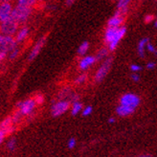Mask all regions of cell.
Segmentation results:
<instances>
[{
    "instance_id": "obj_35",
    "label": "cell",
    "mask_w": 157,
    "mask_h": 157,
    "mask_svg": "<svg viewBox=\"0 0 157 157\" xmlns=\"http://www.w3.org/2000/svg\"><path fill=\"white\" fill-rule=\"evenodd\" d=\"M131 80L135 82H138L140 81V76L138 75V73H132L131 74Z\"/></svg>"
},
{
    "instance_id": "obj_29",
    "label": "cell",
    "mask_w": 157,
    "mask_h": 157,
    "mask_svg": "<svg viewBox=\"0 0 157 157\" xmlns=\"http://www.w3.org/2000/svg\"><path fill=\"white\" fill-rule=\"evenodd\" d=\"M21 117H22V114H21L19 111L15 112V113L13 114V116L12 117L13 123V124H17V123H18V122L20 121V119H21Z\"/></svg>"
},
{
    "instance_id": "obj_30",
    "label": "cell",
    "mask_w": 157,
    "mask_h": 157,
    "mask_svg": "<svg viewBox=\"0 0 157 157\" xmlns=\"http://www.w3.org/2000/svg\"><path fill=\"white\" fill-rule=\"evenodd\" d=\"M34 100L36 105H42L44 101V97L41 95V94H37V95L34 98Z\"/></svg>"
},
{
    "instance_id": "obj_17",
    "label": "cell",
    "mask_w": 157,
    "mask_h": 157,
    "mask_svg": "<svg viewBox=\"0 0 157 157\" xmlns=\"http://www.w3.org/2000/svg\"><path fill=\"white\" fill-rule=\"evenodd\" d=\"M131 1L132 0H118L117 1V11L125 15V13H127L128 11V7H129Z\"/></svg>"
},
{
    "instance_id": "obj_39",
    "label": "cell",
    "mask_w": 157,
    "mask_h": 157,
    "mask_svg": "<svg viewBox=\"0 0 157 157\" xmlns=\"http://www.w3.org/2000/svg\"><path fill=\"white\" fill-rule=\"evenodd\" d=\"M108 123L109 124H114L115 123V118H113V117L109 118V119H108Z\"/></svg>"
},
{
    "instance_id": "obj_12",
    "label": "cell",
    "mask_w": 157,
    "mask_h": 157,
    "mask_svg": "<svg viewBox=\"0 0 157 157\" xmlns=\"http://www.w3.org/2000/svg\"><path fill=\"white\" fill-rule=\"evenodd\" d=\"M96 61L97 59L95 56H83L78 62V68L82 71H85V70L90 68Z\"/></svg>"
},
{
    "instance_id": "obj_34",
    "label": "cell",
    "mask_w": 157,
    "mask_h": 157,
    "mask_svg": "<svg viewBox=\"0 0 157 157\" xmlns=\"http://www.w3.org/2000/svg\"><path fill=\"white\" fill-rule=\"evenodd\" d=\"M153 20H154V17H153L152 14H147L146 17H145V19H144V21L146 23H151Z\"/></svg>"
},
{
    "instance_id": "obj_6",
    "label": "cell",
    "mask_w": 157,
    "mask_h": 157,
    "mask_svg": "<svg viewBox=\"0 0 157 157\" xmlns=\"http://www.w3.org/2000/svg\"><path fill=\"white\" fill-rule=\"evenodd\" d=\"M70 108V101L67 100H59L52 105L51 113L53 117H59L64 114Z\"/></svg>"
},
{
    "instance_id": "obj_23",
    "label": "cell",
    "mask_w": 157,
    "mask_h": 157,
    "mask_svg": "<svg viewBox=\"0 0 157 157\" xmlns=\"http://www.w3.org/2000/svg\"><path fill=\"white\" fill-rule=\"evenodd\" d=\"M37 2V0H17V4L18 5H22L25 7H30L32 8L33 6H35V4Z\"/></svg>"
},
{
    "instance_id": "obj_15",
    "label": "cell",
    "mask_w": 157,
    "mask_h": 157,
    "mask_svg": "<svg viewBox=\"0 0 157 157\" xmlns=\"http://www.w3.org/2000/svg\"><path fill=\"white\" fill-rule=\"evenodd\" d=\"M117 31H118V28L107 27L105 29V35H104V40L106 44H109L115 38V36L117 35Z\"/></svg>"
},
{
    "instance_id": "obj_1",
    "label": "cell",
    "mask_w": 157,
    "mask_h": 157,
    "mask_svg": "<svg viewBox=\"0 0 157 157\" xmlns=\"http://www.w3.org/2000/svg\"><path fill=\"white\" fill-rule=\"evenodd\" d=\"M31 13H32V8L17 4V6L13 7V9L12 18L17 23H18V25L23 24L28 20Z\"/></svg>"
},
{
    "instance_id": "obj_32",
    "label": "cell",
    "mask_w": 157,
    "mask_h": 157,
    "mask_svg": "<svg viewBox=\"0 0 157 157\" xmlns=\"http://www.w3.org/2000/svg\"><path fill=\"white\" fill-rule=\"evenodd\" d=\"M68 148H70V150H72V148H74L76 147V139L75 138H70L68 140Z\"/></svg>"
},
{
    "instance_id": "obj_10",
    "label": "cell",
    "mask_w": 157,
    "mask_h": 157,
    "mask_svg": "<svg viewBox=\"0 0 157 157\" xmlns=\"http://www.w3.org/2000/svg\"><path fill=\"white\" fill-rule=\"evenodd\" d=\"M124 22V14L121 13L120 12L116 11V13L107 21V27L112 28H119L123 26V23Z\"/></svg>"
},
{
    "instance_id": "obj_7",
    "label": "cell",
    "mask_w": 157,
    "mask_h": 157,
    "mask_svg": "<svg viewBox=\"0 0 157 157\" xmlns=\"http://www.w3.org/2000/svg\"><path fill=\"white\" fill-rule=\"evenodd\" d=\"M36 101L33 99H27L23 101H20V103L17 104V107L19 108V112L22 114V116H27V115H30L32 113L35 108H36Z\"/></svg>"
},
{
    "instance_id": "obj_42",
    "label": "cell",
    "mask_w": 157,
    "mask_h": 157,
    "mask_svg": "<svg viewBox=\"0 0 157 157\" xmlns=\"http://www.w3.org/2000/svg\"><path fill=\"white\" fill-rule=\"evenodd\" d=\"M154 27H155V28H157V19L154 21Z\"/></svg>"
},
{
    "instance_id": "obj_21",
    "label": "cell",
    "mask_w": 157,
    "mask_h": 157,
    "mask_svg": "<svg viewBox=\"0 0 157 157\" xmlns=\"http://www.w3.org/2000/svg\"><path fill=\"white\" fill-rule=\"evenodd\" d=\"M108 52H109V50H108V48H106V47H103V48H101L97 52L96 56H95L97 61L98 60H105L108 56Z\"/></svg>"
},
{
    "instance_id": "obj_2",
    "label": "cell",
    "mask_w": 157,
    "mask_h": 157,
    "mask_svg": "<svg viewBox=\"0 0 157 157\" xmlns=\"http://www.w3.org/2000/svg\"><path fill=\"white\" fill-rule=\"evenodd\" d=\"M112 65V58H106L101 65L99 67V69L97 70V72L95 73V76H94V80H95L96 82H101L105 80V78L107 76L109 70L111 68Z\"/></svg>"
},
{
    "instance_id": "obj_37",
    "label": "cell",
    "mask_w": 157,
    "mask_h": 157,
    "mask_svg": "<svg viewBox=\"0 0 157 157\" xmlns=\"http://www.w3.org/2000/svg\"><path fill=\"white\" fill-rule=\"evenodd\" d=\"M6 55H7V53H5V52H3L1 49H0V62H1L4 59H5V57H6Z\"/></svg>"
},
{
    "instance_id": "obj_19",
    "label": "cell",
    "mask_w": 157,
    "mask_h": 157,
    "mask_svg": "<svg viewBox=\"0 0 157 157\" xmlns=\"http://www.w3.org/2000/svg\"><path fill=\"white\" fill-rule=\"evenodd\" d=\"M82 108H83V106H82V104L81 103V101H73L72 105H71V114L73 116L78 115L80 112H82Z\"/></svg>"
},
{
    "instance_id": "obj_28",
    "label": "cell",
    "mask_w": 157,
    "mask_h": 157,
    "mask_svg": "<svg viewBox=\"0 0 157 157\" xmlns=\"http://www.w3.org/2000/svg\"><path fill=\"white\" fill-rule=\"evenodd\" d=\"M15 146H17V141H15L14 138H12L11 140H9V142L7 144V147L9 148L10 151H13L15 148Z\"/></svg>"
},
{
    "instance_id": "obj_4",
    "label": "cell",
    "mask_w": 157,
    "mask_h": 157,
    "mask_svg": "<svg viewBox=\"0 0 157 157\" xmlns=\"http://www.w3.org/2000/svg\"><path fill=\"white\" fill-rule=\"evenodd\" d=\"M17 40L13 36H7L0 33V49L5 53H9L17 47Z\"/></svg>"
},
{
    "instance_id": "obj_36",
    "label": "cell",
    "mask_w": 157,
    "mask_h": 157,
    "mask_svg": "<svg viewBox=\"0 0 157 157\" xmlns=\"http://www.w3.org/2000/svg\"><path fill=\"white\" fill-rule=\"evenodd\" d=\"M5 136H6V133L4 132V130H2L0 128V145L3 143V141L5 139Z\"/></svg>"
},
{
    "instance_id": "obj_8",
    "label": "cell",
    "mask_w": 157,
    "mask_h": 157,
    "mask_svg": "<svg viewBox=\"0 0 157 157\" xmlns=\"http://www.w3.org/2000/svg\"><path fill=\"white\" fill-rule=\"evenodd\" d=\"M13 7L12 3H0V22H4L12 18Z\"/></svg>"
},
{
    "instance_id": "obj_13",
    "label": "cell",
    "mask_w": 157,
    "mask_h": 157,
    "mask_svg": "<svg viewBox=\"0 0 157 157\" xmlns=\"http://www.w3.org/2000/svg\"><path fill=\"white\" fill-rule=\"evenodd\" d=\"M135 111V108H132V107H129V106H127V105H120L116 107V113L118 116L120 117H127V116H129L131 114H133V112Z\"/></svg>"
},
{
    "instance_id": "obj_40",
    "label": "cell",
    "mask_w": 157,
    "mask_h": 157,
    "mask_svg": "<svg viewBox=\"0 0 157 157\" xmlns=\"http://www.w3.org/2000/svg\"><path fill=\"white\" fill-rule=\"evenodd\" d=\"M13 0H0V3H12Z\"/></svg>"
},
{
    "instance_id": "obj_11",
    "label": "cell",
    "mask_w": 157,
    "mask_h": 157,
    "mask_svg": "<svg viewBox=\"0 0 157 157\" xmlns=\"http://www.w3.org/2000/svg\"><path fill=\"white\" fill-rule=\"evenodd\" d=\"M45 41H46V36L41 37L40 39H38V40L36 41V43L34 45V47H33L32 50H31V52H30L29 60L35 59L37 57V55H39V53H40V51L42 50L43 46L45 44Z\"/></svg>"
},
{
    "instance_id": "obj_41",
    "label": "cell",
    "mask_w": 157,
    "mask_h": 157,
    "mask_svg": "<svg viewBox=\"0 0 157 157\" xmlns=\"http://www.w3.org/2000/svg\"><path fill=\"white\" fill-rule=\"evenodd\" d=\"M139 157H151V155H147V154H143V155H141Z\"/></svg>"
},
{
    "instance_id": "obj_27",
    "label": "cell",
    "mask_w": 157,
    "mask_h": 157,
    "mask_svg": "<svg viewBox=\"0 0 157 157\" xmlns=\"http://www.w3.org/2000/svg\"><path fill=\"white\" fill-rule=\"evenodd\" d=\"M93 111V108L91 105H87V106H85L84 108H82V116L86 117V116H89Z\"/></svg>"
},
{
    "instance_id": "obj_14",
    "label": "cell",
    "mask_w": 157,
    "mask_h": 157,
    "mask_svg": "<svg viewBox=\"0 0 157 157\" xmlns=\"http://www.w3.org/2000/svg\"><path fill=\"white\" fill-rule=\"evenodd\" d=\"M0 128L4 130L6 134L8 133H12L13 131V123L12 120V117H7L5 119L0 123Z\"/></svg>"
},
{
    "instance_id": "obj_31",
    "label": "cell",
    "mask_w": 157,
    "mask_h": 157,
    "mask_svg": "<svg viewBox=\"0 0 157 157\" xmlns=\"http://www.w3.org/2000/svg\"><path fill=\"white\" fill-rule=\"evenodd\" d=\"M129 68H130L132 73H138V72L141 71V70H142V67H141L139 64H131Z\"/></svg>"
},
{
    "instance_id": "obj_38",
    "label": "cell",
    "mask_w": 157,
    "mask_h": 157,
    "mask_svg": "<svg viewBox=\"0 0 157 157\" xmlns=\"http://www.w3.org/2000/svg\"><path fill=\"white\" fill-rule=\"evenodd\" d=\"M74 2H75V0H66V4L68 6H71Z\"/></svg>"
},
{
    "instance_id": "obj_26",
    "label": "cell",
    "mask_w": 157,
    "mask_h": 157,
    "mask_svg": "<svg viewBox=\"0 0 157 157\" xmlns=\"http://www.w3.org/2000/svg\"><path fill=\"white\" fill-rule=\"evenodd\" d=\"M18 55H19V49L17 48V47H15V48H13L12 51L9 52V58L11 59H14L17 58Z\"/></svg>"
},
{
    "instance_id": "obj_43",
    "label": "cell",
    "mask_w": 157,
    "mask_h": 157,
    "mask_svg": "<svg viewBox=\"0 0 157 157\" xmlns=\"http://www.w3.org/2000/svg\"><path fill=\"white\" fill-rule=\"evenodd\" d=\"M111 1H118V0H111Z\"/></svg>"
},
{
    "instance_id": "obj_24",
    "label": "cell",
    "mask_w": 157,
    "mask_h": 157,
    "mask_svg": "<svg viewBox=\"0 0 157 157\" xmlns=\"http://www.w3.org/2000/svg\"><path fill=\"white\" fill-rule=\"evenodd\" d=\"M87 81V75L86 74H81L75 78V83L76 84H82Z\"/></svg>"
},
{
    "instance_id": "obj_20",
    "label": "cell",
    "mask_w": 157,
    "mask_h": 157,
    "mask_svg": "<svg viewBox=\"0 0 157 157\" xmlns=\"http://www.w3.org/2000/svg\"><path fill=\"white\" fill-rule=\"evenodd\" d=\"M73 94H74V93L72 92V90L70 89L69 87H64V88H62V89L59 91V98L60 100H66L67 98L71 99V97H72Z\"/></svg>"
},
{
    "instance_id": "obj_25",
    "label": "cell",
    "mask_w": 157,
    "mask_h": 157,
    "mask_svg": "<svg viewBox=\"0 0 157 157\" xmlns=\"http://www.w3.org/2000/svg\"><path fill=\"white\" fill-rule=\"evenodd\" d=\"M146 49H147V51H148L150 53H151V54L155 55V56H157V49L155 48V46H154L151 42L148 41V42L147 43Z\"/></svg>"
},
{
    "instance_id": "obj_9",
    "label": "cell",
    "mask_w": 157,
    "mask_h": 157,
    "mask_svg": "<svg viewBox=\"0 0 157 157\" xmlns=\"http://www.w3.org/2000/svg\"><path fill=\"white\" fill-rule=\"evenodd\" d=\"M125 34H127V28H125L124 26H121L118 28V31H117V35L115 36V38L113 39V40L107 44L108 45V50L112 52L114 50H116V48L118 47V45H119L120 41L122 40V38L125 36Z\"/></svg>"
},
{
    "instance_id": "obj_3",
    "label": "cell",
    "mask_w": 157,
    "mask_h": 157,
    "mask_svg": "<svg viewBox=\"0 0 157 157\" xmlns=\"http://www.w3.org/2000/svg\"><path fill=\"white\" fill-rule=\"evenodd\" d=\"M141 103V99L134 93H124L120 97L119 104L123 105H127L132 108H137Z\"/></svg>"
},
{
    "instance_id": "obj_16",
    "label": "cell",
    "mask_w": 157,
    "mask_h": 157,
    "mask_svg": "<svg viewBox=\"0 0 157 157\" xmlns=\"http://www.w3.org/2000/svg\"><path fill=\"white\" fill-rule=\"evenodd\" d=\"M29 36V28L27 27H21L20 29L17 30V34H15V40H17V42H22L24 41L25 39L28 37Z\"/></svg>"
},
{
    "instance_id": "obj_33",
    "label": "cell",
    "mask_w": 157,
    "mask_h": 157,
    "mask_svg": "<svg viewBox=\"0 0 157 157\" xmlns=\"http://www.w3.org/2000/svg\"><path fill=\"white\" fill-rule=\"evenodd\" d=\"M156 67V63L154 61H150V62H147V65H146V68L147 70H153L154 68Z\"/></svg>"
},
{
    "instance_id": "obj_18",
    "label": "cell",
    "mask_w": 157,
    "mask_h": 157,
    "mask_svg": "<svg viewBox=\"0 0 157 157\" xmlns=\"http://www.w3.org/2000/svg\"><path fill=\"white\" fill-rule=\"evenodd\" d=\"M150 41L147 37H144L142 39H140V41L138 42L137 45V52L138 55L140 56V58H145V54H146V47H147V43Z\"/></svg>"
},
{
    "instance_id": "obj_44",
    "label": "cell",
    "mask_w": 157,
    "mask_h": 157,
    "mask_svg": "<svg viewBox=\"0 0 157 157\" xmlns=\"http://www.w3.org/2000/svg\"><path fill=\"white\" fill-rule=\"evenodd\" d=\"M37 1H41V0H37Z\"/></svg>"
},
{
    "instance_id": "obj_5",
    "label": "cell",
    "mask_w": 157,
    "mask_h": 157,
    "mask_svg": "<svg viewBox=\"0 0 157 157\" xmlns=\"http://www.w3.org/2000/svg\"><path fill=\"white\" fill-rule=\"evenodd\" d=\"M18 30V23L15 22L13 18L0 22V33L7 36H14Z\"/></svg>"
},
{
    "instance_id": "obj_22",
    "label": "cell",
    "mask_w": 157,
    "mask_h": 157,
    "mask_svg": "<svg viewBox=\"0 0 157 157\" xmlns=\"http://www.w3.org/2000/svg\"><path fill=\"white\" fill-rule=\"evenodd\" d=\"M89 50V42L88 41H83L80 46H78V54L80 55V56L83 57L85 56L86 54H87Z\"/></svg>"
}]
</instances>
